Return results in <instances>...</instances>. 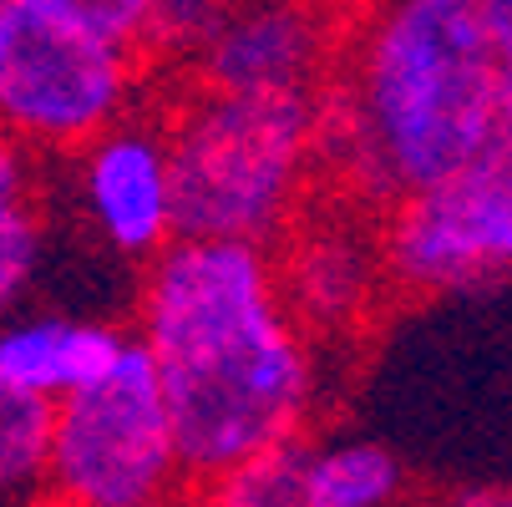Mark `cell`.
Returning a JSON list of instances; mask_svg holds the SVG:
<instances>
[{
	"mask_svg": "<svg viewBox=\"0 0 512 507\" xmlns=\"http://www.w3.org/2000/svg\"><path fill=\"white\" fill-rule=\"evenodd\" d=\"M137 340L158 366L178 457L198 492L305 437L320 360L269 249L178 239L142 274Z\"/></svg>",
	"mask_w": 512,
	"mask_h": 507,
	"instance_id": "cell-1",
	"label": "cell"
},
{
	"mask_svg": "<svg viewBox=\"0 0 512 507\" xmlns=\"http://www.w3.org/2000/svg\"><path fill=\"white\" fill-rule=\"evenodd\" d=\"M507 127L482 0H396L345 31L320 92V163L350 203H406L467 173Z\"/></svg>",
	"mask_w": 512,
	"mask_h": 507,
	"instance_id": "cell-2",
	"label": "cell"
},
{
	"mask_svg": "<svg viewBox=\"0 0 512 507\" xmlns=\"http://www.w3.org/2000/svg\"><path fill=\"white\" fill-rule=\"evenodd\" d=\"M178 239L274 249L305 219L320 168V97L193 92L173 122Z\"/></svg>",
	"mask_w": 512,
	"mask_h": 507,
	"instance_id": "cell-3",
	"label": "cell"
},
{
	"mask_svg": "<svg viewBox=\"0 0 512 507\" xmlns=\"http://www.w3.org/2000/svg\"><path fill=\"white\" fill-rule=\"evenodd\" d=\"M153 0H0V132L87 148L122 122Z\"/></svg>",
	"mask_w": 512,
	"mask_h": 507,
	"instance_id": "cell-4",
	"label": "cell"
},
{
	"mask_svg": "<svg viewBox=\"0 0 512 507\" xmlns=\"http://www.w3.org/2000/svg\"><path fill=\"white\" fill-rule=\"evenodd\" d=\"M188 487L158 366L132 340L112 381L56 406L51 497L77 507H178Z\"/></svg>",
	"mask_w": 512,
	"mask_h": 507,
	"instance_id": "cell-5",
	"label": "cell"
},
{
	"mask_svg": "<svg viewBox=\"0 0 512 507\" xmlns=\"http://www.w3.org/2000/svg\"><path fill=\"white\" fill-rule=\"evenodd\" d=\"M381 244L401 295H462L512 274V127L452 183L396 203Z\"/></svg>",
	"mask_w": 512,
	"mask_h": 507,
	"instance_id": "cell-6",
	"label": "cell"
},
{
	"mask_svg": "<svg viewBox=\"0 0 512 507\" xmlns=\"http://www.w3.org/2000/svg\"><path fill=\"white\" fill-rule=\"evenodd\" d=\"M340 41L335 16L310 6H229L193 77L224 97H320L340 71Z\"/></svg>",
	"mask_w": 512,
	"mask_h": 507,
	"instance_id": "cell-7",
	"label": "cell"
},
{
	"mask_svg": "<svg viewBox=\"0 0 512 507\" xmlns=\"http://www.w3.org/2000/svg\"><path fill=\"white\" fill-rule=\"evenodd\" d=\"M82 208L107 249L127 259H158L178 244V193L168 127L122 117L82 148Z\"/></svg>",
	"mask_w": 512,
	"mask_h": 507,
	"instance_id": "cell-8",
	"label": "cell"
},
{
	"mask_svg": "<svg viewBox=\"0 0 512 507\" xmlns=\"http://www.w3.org/2000/svg\"><path fill=\"white\" fill-rule=\"evenodd\" d=\"M279 284L295 320L310 335H345L371 320L381 289L391 284L381 229L345 208H305L279 254Z\"/></svg>",
	"mask_w": 512,
	"mask_h": 507,
	"instance_id": "cell-9",
	"label": "cell"
},
{
	"mask_svg": "<svg viewBox=\"0 0 512 507\" xmlns=\"http://www.w3.org/2000/svg\"><path fill=\"white\" fill-rule=\"evenodd\" d=\"M56 406L0 381V472L21 502L41 507L51 497V452H56Z\"/></svg>",
	"mask_w": 512,
	"mask_h": 507,
	"instance_id": "cell-10",
	"label": "cell"
},
{
	"mask_svg": "<svg viewBox=\"0 0 512 507\" xmlns=\"http://www.w3.org/2000/svg\"><path fill=\"white\" fill-rule=\"evenodd\" d=\"M401 487L406 472L381 442H330L310 457L315 507H391Z\"/></svg>",
	"mask_w": 512,
	"mask_h": 507,
	"instance_id": "cell-11",
	"label": "cell"
},
{
	"mask_svg": "<svg viewBox=\"0 0 512 507\" xmlns=\"http://www.w3.org/2000/svg\"><path fill=\"white\" fill-rule=\"evenodd\" d=\"M71 325L61 315H26L0 325V381L31 396L66 401L71 391Z\"/></svg>",
	"mask_w": 512,
	"mask_h": 507,
	"instance_id": "cell-12",
	"label": "cell"
},
{
	"mask_svg": "<svg viewBox=\"0 0 512 507\" xmlns=\"http://www.w3.org/2000/svg\"><path fill=\"white\" fill-rule=\"evenodd\" d=\"M310 457L315 447L305 437L284 442L208 487V497L213 507H310Z\"/></svg>",
	"mask_w": 512,
	"mask_h": 507,
	"instance_id": "cell-13",
	"label": "cell"
},
{
	"mask_svg": "<svg viewBox=\"0 0 512 507\" xmlns=\"http://www.w3.org/2000/svg\"><path fill=\"white\" fill-rule=\"evenodd\" d=\"M41 269V219L36 208H0V325H11L16 305Z\"/></svg>",
	"mask_w": 512,
	"mask_h": 507,
	"instance_id": "cell-14",
	"label": "cell"
},
{
	"mask_svg": "<svg viewBox=\"0 0 512 507\" xmlns=\"http://www.w3.org/2000/svg\"><path fill=\"white\" fill-rule=\"evenodd\" d=\"M229 21V6H208V0H153L148 21V51L183 56L188 66L213 46L218 26Z\"/></svg>",
	"mask_w": 512,
	"mask_h": 507,
	"instance_id": "cell-15",
	"label": "cell"
},
{
	"mask_svg": "<svg viewBox=\"0 0 512 507\" xmlns=\"http://www.w3.org/2000/svg\"><path fill=\"white\" fill-rule=\"evenodd\" d=\"M31 183H36V158L31 142L0 132V208H21L31 203Z\"/></svg>",
	"mask_w": 512,
	"mask_h": 507,
	"instance_id": "cell-16",
	"label": "cell"
},
{
	"mask_svg": "<svg viewBox=\"0 0 512 507\" xmlns=\"http://www.w3.org/2000/svg\"><path fill=\"white\" fill-rule=\"evenodd\" d=\"M482 16L497 46V77H502V112L512 127V0H482Z\"/></svg>",
	"mask_w": 512,
	"mask_h": 507,
	"instance_id": "cell-17",
	"label": "cell"
},
{
	"mask_svg": "<svg viewBox=\"0 0 512 507\" xmlns=\"http://www.w3.org/2000/svg\"><path fill=\"white\" fill-rule=\"evenodd\" d=\"M447 507H512V487H467Z\"/></svg>",
	"mask_w": 512,
	"mask_h": 507,
	"instance_id": "cell-18",
	"label": "cell"
},
{
	"mask_svg": "<svg viewBox=\"0 0 512 507\" xmlns=\"http://www.w3.org/2000/svg\"><path fill=\"white\" fill-rule=\"evenodd\" d=\"M16 502H21V497H16V487L6 482V472H0V507H16Z\"/></svg>",
	"mask_w": 512,
	"mask_h": 507,
	"instance_id": "cell-19",
	"label": "cell"
},
{
	"mask_svg": "<svg viewBox=\"0 0 512 507\" xmlns=\"http://www.w3.org/2000/svg\"><path fill=\"white\" fill-rule=\"evenodd\" d=\"M178 507H213V497H208V492H188Z\"/></svg>",
	"mask_w": 512,
	"mask_h": 507,
	"instance_id": "cell-20",
	"label": "cell"
},
{
	"mask_svg": "<svg viewBox=\"0 0 512 507\" xmlns=\"http://www.w3.org/2000/svg\"><path fill=\"white\" fill-rule=\"evenodd\" d=\"M41 507H77V502H56V497H46V502H41Z\"/></svg>",
	"mask_w": 512,
	"mask_h": 507,
	"instance_id": "cell-21",
	"label": "cell"
},
{
	"mask_svg": "<svg viewBox=\"0 0 512 507\" xmlns=\"http://www.w3.org/2000/svg\"><path fill=\"white\" fill-rule=\"evenodd\" d=\"M310 507H315V502H310Z\"/></svg>",
	"mask_w": 512,
	"mask_h": 507,
	"instance_id": "cell-22",
	"label": "cell"
}]
</instances>
